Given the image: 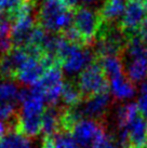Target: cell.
<instances>
[{"label":"cell","instance_id":"obj_1","mask_svg":"<svg viewBox=\"0 0 147 148\" xmlns=\"http://www.w3.org/2000/svg\"><path fill=\"white\" fill-rule=\"evenodd\" d=\"M40 27L51 33H65L73 26L74 14L63 0H43L39 11Z\"/></svg>","mask_w":147,"mask_h":148},{"label":"cell","instance_id":"obj_2","mask_svg":"<svg viewBox=\"0 0 147 148\" xmlns=\"http://www.w3.org/2000/svg\"><path fill=\"white\" fill-rule=\"evenodd\" d=\"M93 58V53L89 49H84L80 45L69 41L63 50L60 61L62 62L63 71L69 76H75L80 75L92 65Z\"/></svg>","mask_w":147,"mask_h":148},{"label":"cell","instance_id":"obj_3","mask_svg":"<svg viewBox=\"0 0 147 148\" xmlns=\"http://www.w3.org/2000/svg\"><path fill=\"white\" fill-rule=\"evenodd\" d=\"M53 63L54 60L45 55H30L17 71V80L25 86H35L40 81L45 71L53 66Z\"/></svg>","mask_w":147,"mask_h":148},{"label":"cell","instance_id":"obj_4","mask_svg":"<svg viewBox=\"0 0 147 148\" xmlns=\"http://www.w3.org/2000/svg\"><path fill=\"white\" fill-rule=\"evenodd\" d=\"M101 20L102 16H100L92 9L86 7L77 9V11L74 13L73 27L79 34L82 42L91 41L93 39L100 30Z\"/></svg>","mask_w":147,"mask_h":148},{"label":"cell","instance_id":"obj_5","mask_svg":"<svg viewBox=\"0 0 147 148\" xmlns=\"http://www.w3.org/2000/svg\"><path fill=\"white\" fill-rule=\"evenodd\" d=\"M77 86L81 94L95 95L107 92V77L102 66L92 64L79 75Z\"/></svg>","mask_w":147,"mask_h":148},{"label":"cell","instance_id":"obj_6","mask_svg":"<svg viewBox=\"0 0 147 148\" xmlns=\"http://www.w3.org/2000/svg\"><path fill=\"white\" fill-rule=\"evenodd\" d=\"M33 86H36L42 93L47 103L52 105L56 104L62 97V92L64 89L62 70L55 66L50 67L40 81Z\"/></svg>","mask_w":147,"mask_h":148},{"label":"cell","instance_id":"obj_7","mask_svg":"<svg viewBox=\"0 0 147 148\" xmlns=\"http://www.w3.org/2000/svg\"><path fill=\"white\" fill-rule=\"evenodd\" d=\"M103 134L105 133L102 127L96 121L89 118L78 120L71 127V136L81 148H91Z\"/></svg>","mask_w":147,"mask_h":148},{"label":"cell","instance_id":"obj_8","mask_svg":"<svg viewBox=\"0 0 147 148\" xmlns=\"http://www.w3.org/2000/svg\"><path fill=\"white\" fill-rule=\"evenodd\" d=\"M33 55L25 47H14L0 58V76L2 78H16L17 71L27 58Z\"/></svg>","mask_w":147,"mask_h":148},{"label":"cell","instance_id":"obj_9","mask_svg":"<svg viewBox=\"0 0 147 148\" xmlns=\"http://www.w3.org/2000/svg\"><path fill=\"white\" fill-rule=\"evenodd\" d=\"M98 33L101 35L96 43V52L103 58L117 55L124 43L122 33L115 27H106L104 30L100 29Z\"/></svg>","mask_w":147,"mask_h":148},{"label":"cell","instance_id":"obj_10","mask_svg":"<svg viewBox=\"0 0 147 148\" xmlns=\"http://www.w3.org/2000/svg\"><path fill=\"white\" fill-rule=\"evenodd\" d=\"M147 8L142 1H128L121 17V27L124 33H135L146 21Z\"/></svg>","mask_w":147,"mask_h":148},{"label":"cell","instance_id":"obj_11","mask_svg":"<svg viewBox=\"0 0 147 148\" xmlns=\"http://www.w3.org/2000/svg\"><path fill=\"white\" fill-rule=\"evenodd\" d=\"M129 135V142L132 147L143 148L147 140V120L143 116L137 115L131 120L124 129Z\"/></svg>","mask_w":147,"mask_h":148},{"label":"cell","instance_id":"obj_12","mask_svg":"<svg viewBox=\"0 0 147 148\" xmlns=\"http://www.w3.org/2000/svg\"><path fill=\"white\" fill-rule=\"evenodd\" d=\"M110 91L111 94L118 99H132L135 94V89L131 80L127 79L123 75L110 80Z\"/></svg>","mask_w":147,"mask_h":148},{"label":"cell","instance_id":"obj_13","mask_svg":"<svg viewBox=\"0 0 147 148\" xmlns=\"http://www.w3.org/2000/svg\"><path fill=\"white\" fill-rule=\"evenodd\" d=\"M129 80L141 82L147 78V56L129 60L126 66Z\"/></svg>","mask_w":147,"mask_h":148},{"label":"cell","instance_id":"obj_14","mask_svg":"<svg viewBox=\"0 0 147 148\" xmlns=\"http://www.w3.org/2000/svg\"><path fill=\"white\" fill-rule=\"evenodd\" d=\"M127 3L126 0H106L101 12L102 18L107 22H116L119 18L121 20Z\"/></svg>","mask_w":147,"mask_h":148},{"label":"cell","instance_id":"obj_15","mask_svg":"<svg viewBox=\"0 0 147 148\" xmlns=\"http://www.w3.org/2000/svg\"><path fill=\"white\" fill-rule=\"evenodd\" d=\"M101 66H102V68H103V70H104L105 75H106V77L109 78L110 80L123 75L122 61H121L117 55L103 58Z\"/></svg>","mask_w":147,"mask_h":148},{"label":"cell","instance_id":"obj_16","mask_svg":"<svg viewBox=\"0 0 147 148\" xmlns=\"http://www.w3.org/2000/svg\"><path fill=\"white\" fill-rule=\"evenodd\" d=\"M58 125H60V116L57 111L53 108H49L48 110H45L42 116V127H41V131L45 133V137L56 134Z\"/></svg>","mask_w":147,"mask_h":148},{"label":"cell","instance_id":"obj_17","mask_svg":"<svg viewBox=\"0 0 147 148\" xmlns=\"http://www.w3.org/2000/svg\"><path fill=\"white\" fill-rule=\"evenodd\" d=\"M20 90L11 81H0V105L14 103L19 99Z\"/></svg>","mask_w":147,"mask_h":148},{"label":"cell","instance_id":"obj_18","mask_svg":"<svg viewBox=\"0 0 147 148\" xmlns=\"http://www.w3.org/2000/svg\"><path fill=\"white\" fill-rule=\"evenodd\" d=\"M143 56H147V45H144L137 36H134L128 42L127 58L128 60H131V58H143Z\"/></svg>","mask_w":147,"mask_h":148},{"label":"cell","instance_id":"obj_19","mask_svg":"<svg viewBox=\"0 0 147 148\" xmlns=\"http://www.w3.org/2000/svg\"><path fill=\"white\" fill-rule=\"evenodd\" d=\"M80 96H81V92L79 90L78 86H74L71 83L64 84V89H63L61 97L64 104L73 107L76 106L79 104Z\"/></svg>","mask_w":147,"mask_h":148},{"label":"cell","instance_id":"obj_20","mask_svg":"<svg viewBox=\"0 0 147 148\" xmlns=\"http://www.w3.org/2000/svg\"><path fill=\"white\" fill-rule=\"evenodd\" d=\"M49 137L51 138L52 148H79L71 134L67 132L56 133L53 136H49Z\"/></svg>","mask_w":147,"mask_h":148},{"label":"cell","instance_id":"obj_21","mask_svg":"<svg viewBox=\"0 0 147 148\" xmlns=\"http://www.w3.org/2000/svg\"><path fill=\"white\" fill-rule=\"evenodd\" d=\"M5 140L9 148H32V142L28 136L22 134L20 132H10L5 135Z\"/></svg>","mask_w":147,"mask_h":148},{"label":"cell","instance_id":"obj_22","mask_svg":"<svg viewBox=\"0 0 147 148\" xmlns=\"http://www.w3.org/2000/svg\"><path fill=\"white\" fill-rule=\"evenodd\" d=\"M139 114L147 118V82H143L139 88V94L136 103Z\"/></svg>","mask_w":147,"mask_h":148},{"label":"cell","instance_id":"obj_23","mask_svg":"<svg viewBox=\"0 0 147 148\" xmlns=\"http://www.w3.org/2000/svg\"><path fill=\"white\" fill-rule=\"evenodd\" d=\"M15 114L14 103H5L0 105V121L11 119Z\"/></svg>","mask_w":147,"mask_h":148},{"label":"cell","instance_id":"obj_24","mask_svg":"<svg viewBox=\"0 0 147 148\" xmlns=\"http://www.w3.org/2000/svg\"><path fill=\"white\" fill-rule=\"evenodd\" d=\"M23 2V0H0V11L8 12V14L15 11L19 5Z\"/></svg>","mask_w":147,"mask_h":148},{"label":"cell","instance_id":"obj_25","mask_svg":"<svg viewBox=\"0 0 147 148\" xmlns=\"http://www.w3.org/2000/svg\"><path fill=\"white\" fill-rule=\"evenodd\" d=\"M91 148H118L114 143V140H110L108 136L103 134L100 138H98Z\"/></svg>","mask_w":147,"mask_h":148},{"label":"cell","instance_id":"obj_26","mask_svg":"<svg viewBox=\"0 0 147 148\" xmlns=\"http://www.w3.org/2000/svg\"><path fill=\"white\" fill-rule=\"evenodd\" d=\"M137 32H139V34L136 36L142 40V42H143L144 45H147V21L144 22L143 25L139 27V29Z\"/></svg>","mask_w":147,"mask_h":148},{"label":"cell","instance_id":"obj_27","mask_svg":"<svg viewBox=\"0 0 147 148\" xmlns=\"http://www.w3.org/2000/svg\"><path fill=\"white\" fill-rule=\"evenodd\" d=\"M66 3V5L68 8H77L78 5L80 4V0H63Z\"/></svg>","mask_w":147,"mask_h":148},{"label":"cell","instance_id":"obj_28","mask_svg":"<svg viewBox=\"0 0 147 148\" xmlns=\"http://www.w3.org/2000/svg\"><path fill=\"white\" fill-rule=\"evenodd\" d=\"M5 131H7V127L4 125V123L2 121H0V138H2L3 136H5Z\"/></svg>","mask_w":147,"mask_h":148},{"label":"cell","instance_id":"obj_29","mask_svg":"<svg viewBox=\"0 0 147 148\" xmlns=\"http://www.w3.org/2000/svg\"><path fill=\"white\" fill-rule=\"evenodd\" d=\"M98 0H80V3L86 4V5H90V4L96 3Z\"/></svg>","mask_w":147,"mask_h":148},{"label":"cell","instance_id":"obj_30","mask_svg":"<svg viewBox=\"0 0 147 148\" xmlns=\"http://www.w3.org/2000/svg\"><path fill=\"white\" fill-rule=\"evenodd\" d=\"M2 14H3V13H2L1 11H0V21H1L2 18H3V16H2Z\"/></svg>","mask_w":147,"mask_h":148},{"label":"cell","instance_id":"obj_31","mask_svg":"<svg viewBox=\"0 0 147 148\" xmlns=\"http://www.w3.org/2000/svg\"><path fill=\"white\" fill-rule=\"evenodd\" d=\"M128 1H142L143 2V0H128Z\"/></svg>","mask_w":147,"mask_h":148},{"label":"cell","instance_id":"obj_32","mask_svg":"<svg viewBox=\"0 0 147 148\" xmlns=\"http://www.w3.org/2000/svg\"><path fill=\"white\" fill-rule=\"evenodd\" d=\"M145 148H147V140H146V143H145V146H144Z\"/></svg>","mask_w":147,"mask_h":148},{"label":"cell","instance_id":"obj_33","mask_svg":"<svg viewBox=\"0 0 147 148\" xmlns=\"http://www.w3.org/2000/svg\"><path fill=\"white\" fill-rule=\"evenodd\" d=\"M131 148H137V147H131Z\"/></svg>","mask_w":147,"mask_h":148}]
</instances>
